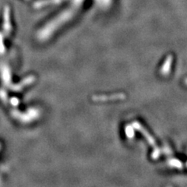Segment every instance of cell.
<instances>
[{
    "instance_id": "6da1fadb",
    "label": "cell",
    "mask_w": 187,
    "mask_h": 187,
    "mask_svg": "<svg viewBox=\"0 0 187 187\" xmlns=\"http://www.w3.org/2000/svg\"><path fill=\"white\" fill-rule=\"evenodd\" d=\"M172 60L173 58L172 56H168L167 59L164 61V65L162 66L161 69V73L164 76H167L169 74L171 71V67H172Z\"/></svg>"
},
{
    "instance_id": "7a4b0ae2",
    "label": "cell",
    "mask_w": 187,
    "mask_h": 187,
    "mask_svg": "<svg viewBox=\"0 0 187 187\" xmlns=\"http://www.w3.org/2000/svg\"><path fill=\"white\" fill-rule=\"evenodd\" d=\"M125 96L123 94H115L113 96H111V97H104V96H94L93 97V99H94V101H106V99L111 98V99H118V98H124Z\"/></svg>"
},
{
    "instance_id": "3957f363",
    "label": "cell",
    "mask_w": 187,
    "mask_h": 187,
    "mask_svg": "<svg viewBox=\"0 0 187 187\" xmlns=\"http://www.w3.org/2000/svg\"><path fill=\"white\" fill-rule=\"evenodd\" d=\"M168 164L171 166V167L176 168H179V169H181L182 168V166H183L182 165V161H180L178 159H175V158L171 159L170 161H168Z\"/></svg>"
},
{
    "instance_id": "277c9868",
    "label": "cell",
    "mask_w": 187,
    "mask_h": 187,
    "mask_svg": "<svg viewBox=\"0 0 187 187\" xmlns=\"http://www.w3.org/2000/svg\"><path fill=\"white\" fill-rule=\"evenodd\" d=\"M185 85H187V78L186 79H185Z\"/></svg>"
},
{
    "instance_id": "5b68a950",
    "label": "cell",
    "mask_w": 187,
    "mask_h": 187,
    "mask_svg": "<svg viewBox=\"0 0 187 187\" xmlns=\"http://www.w3.org/2000/svg\"><path fill=\"white\" fill-rule=\"evenodd\" d=\"M186 167H187V162H186Z\"/></svg>"
}]
</instances>
